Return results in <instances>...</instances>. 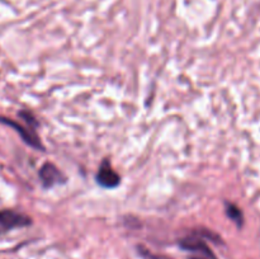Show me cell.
Returning <instances> with one entry per match:
<instances>
[{"instance_id": "6da1fadb", "label": "cell", "mask_w": 260, "mask_h": 259, "mask_svg": "<svg viewBox=\"0 0 260 259\" xmlns=\"http://www.w3.org/2000/svg\"><path fill=\"white\" fill-rule=\"evenodd\" d=\"M32 223V218L25 213L14 210H0V235H4L14 229L27 228Z\"/></svg>"}, {"instance_id": "7a4b0ae2", "label": "cell", "mask_w": 260, "mask_h": 259, "mask_svg": "<svg viewBox=\"0 0 260 259\" xmlns=\"http://www.w3.org/2000/svg\"><path fill=\"white\" fill-rule=\"evenodd\" d=\"M179 248L183 250L190 251V253H196L201 256H205L207 259H217L216 254L213 253L212 249L207 245L205 239L201 235H198L196 231H193L190 235L185 236L182 240H179Z\"/></svg>"}, {"instance_id": "3957f363", "label": "cell", "mask_w": 260, "mask_h": 259, "mask_svg": "<svg viewBox=\"0 0 260 259\" xmlns=\"http://www.w3.org/2000/svg\"><path fill=\"white\" fill-rule=\"evenodd\" d=\"M0 123L12 127V128L19 135L20 139L23 140V142H25L28 146L33 147V149L36 150H40V151H45V146H43L42 142H41L38 135L36 134V130L30 128V127L22 126V124H19L18 122L13 121V119L4 116H0Z\"/></svg>"}, {"instance_id": "277c9868", "label": "cell", "mask_w": 260, "mask_h": 259, "mask_svg": "<svg viewBox=\"0 0 260 259\" xmlns=\"http://www.w3.org/2000/svg\"><path fill=\"white\" fill-rule=\"evenodd\" d=\"M38 177H40L41 183H42L43 188H52L55 185L65 184L68 182L66 175L56 167L52 163H45L42 167L40 168L38 172Z\"/></svg>"}, {"instance_id": "5b68a950", "label": "cell", "mask_w": 260, "mask_h": 259, "mask_svg": "<svg viewBox=\"0 0 260 259\" xmlns=\"http://www.w3.org/2000/svg\"><path fill=\"white\" fill-rule=\"evenodd\" d=\"M95 182L106 189H114L121 184V177L118 173L112 168L111 161L108 159H104L99 167L95 175Z\"/></svg>"}, {"instance_id": "8992f818", "label": "cell", "mask_w": 260, "mask_h": 259, "mask_svg": "<svg viewBox=\"0 0 260 259\" xmlns=\"http://www.w3.org/2000/svg\"><path fill=\"white\" fill-rule=\"evenodd\" d=\"M225 211H226V215L228 217L230 218L231 221L236 223L239 229L243 228L244 225V213L235 203L233 202H229V201H225Z\"/></svg>"}, {"instance_id": "52a82bcc", "label": "cell", "mask_w": 260, "mask_h": 259, "mask_svg": "<svg viewBox=\"0 0 260 259\" xmlns=\"http://www.w3.org/2000/svg\"><path fill=\"white\" fill-rule=\"evenodd\" d=\"M18 116L20 117V118L23 119V121L27 123L28 127H30V128L36 130L38 126H40V123H38V121L36 119V117L33 116L32 112L29 111H25V109H23V111H19L18 112Z\"/></svg>"}, {"instance_id": "ba28073f", "label": "cell", "mask_w": 260, "mask_h": 259, "mask_svg": "<svg viewBox=\"0 0 260 259\" xmlns=\"http://www.w3.org/2000/svg\"><path fill=\"white\" fill-rule=\"evenodd\" d=\"M189 259H207L205 258V256H201V255H197V256H190Z\"/></svg>"}]
</instances>
